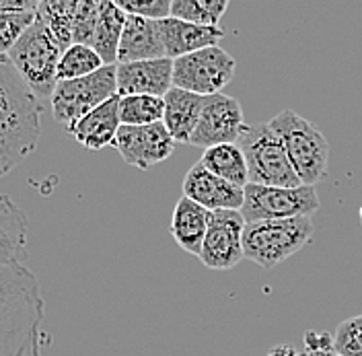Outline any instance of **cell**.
<instances>
[{"label": "cell", "mask_w": 362, "mask_h": 356, "mask_svg": "<svg viewBox=\"0 0 362 356\" xmlns=\"http://www.w3.org/2000/svg\"><path fill=\"white\" fill-rule=\"evenodd\" d=\"M35 21V13H0V58H8V52L19 42L25 29Z\"/></svg>", "instance_id": "28"}, {"label": "cell", "mask_w": 362, "mask_h": 356, "mask_svg": "<svg viewBox=\"0 0 362 356\" xmlns=\"http://www.w3.org/2000/svg\"><path fill=\"white\" fill-rule=\"evenodd\" d=\"M103 67H105L103 60L90 45L72 44L62 52V58L58 64V83L89 76Z\"/></svg>", "instance_id": "26"}, {"label": "cell", "mask_w": 362, "mask_h": 356, "mask_svg": "<svg viewBox=\"0 0 362 356\" xmlns=\"http://www.w3.org/2000/svg\"><path fill=\"white\" fill-rule=\"evenodd\" d=\"M268 356H300L294 348L291 346H286V344H278V346H274Z\"/></svg>", "instance_id": "33"}, {"label": "cell", "mask_w": 362, "mask_h": 356, "mask_svg": "<svg viewBox=\"0 0 362 356\" xmlns=\"http://www.w3.org/2000/svg\"><path fill=\"white\" fill-rule=\"evenodd\" d=\"M157 25L163 47H165V56L171 60L200 52L204 47L218 45V42L225 38L223 27H202V25H194V23L173 19V17L157 21Z\"/></svg>", "instance_id": "15"}, {"label": "cell", "mask_w": 362, "mask_h": 356, "mask_svg": "<svg viewBox=\"0 0 362 356\" xmlns=\"http://www.w3.org/2000/svg\"><path fill=\"white\" fill-rule=\"evenodd\" d=\"M158 58H167V56H165L157 21L128 15L117 50V64L158 60Z\"/></svg>", "instance_id": "17"}, {"label": "cell", "mask_w": 362, "mask_h": 356, "mask_svg": "<svg viewBox=\"0 0 362 356\" xmlns=\"http://www.w3.org/2000/svg\"><path fill=\"white\" fill-rule=\"evenodd\" d=\"M74 0H64V2H54V0H44L37 4L35 15L45 23V27L52 31V35L58 40V44L64 50L72 45V21H74Z\"/></svg>", "instance_id": "25"}, {"label": "cell", "mask_w": 362, "mask_h": 356, "mask_svg": "<svg viewBox=\"0 0 362 356\" xmlns=\"http://www.w3.org/2000/svg\"><path fill=\"white\" fill-rule=\"evenodd\" d=\"M305 355L303 356H339L334 348V335L327 332H307L305 334Z\"/></svg>", "instance_id": "31"}, {"label": "cell", "mask_w": 362, "mask_h": 356, "mask_svg": "<svg viewBox=\"0 0 362 356\" xmlns=\"http://www.w3.org/2000/svg\"><path fill=\"white\" fill-rule=\"evenodd\" d=\"M361 223H362V206H361Z\"/></svg>", "instance_id": "34"}, {"label": "cell", "mask_w": 362, "mask_h": 356, "mask_svg": "<svg viewBox=\"0 0 362 356\" xmlns=\"http://www.w3.org/2000/svg\"><path fill=\"white\" fill-rule=\"evenodd\" d=\"M171 89H173L171 58L117 64V97H128V95L165 97Z\"/></svg>", "instance_id": "14"}, {"label": "cell", "mask_w": 362, "mask_h": 356, "mask_svg": "<svg viewBox=\"0 0 362 356\" xmlns=\"http://www.w3.org/2000/svg\"><path fill=\"white\" fill-rule=\"evenodd\" d=\"M270 128L280 136L294 173L303 185H313L327 173L329 144L309 120L293 110H282L272 117Z\"/></svg>", "instance_id": "4"}, {"label": "cell", "mask_w": 362, "mask_h": 356, "mask_svg": "<svg viewBox=\"0 0 362 356\" xmlns=\"http://www.w3.org/2000/svg\"><path fill=\"white\" fill-rule=\"evenodd\" d=\"M243 122V108L239 99L228 97L225 93L204 97V108L200 113V122L189 144L200 149H212L221 144H237L241 134L245 130Z\"/></svg>", "instance_id": "11"}, {"label": "cell", "mask_w": 362, "mask_h": 356, "mask_svg": "<svg viewBox=\"0 0 362 356\" xmlns=\"http://www.w3.org/2000/svg\"><path fill=\"white\" fill-rule=\"evenodd\" d=\"M122 128L119 122V97L115 95L113 99L105 101L97 110L81 117L68 134L87 151H101L105 147H113L115 136Z\"/></svg>", "instance_id": "16"}, {"label": "cell", "mask_w": 362, "mask_h": 356, "mask_svg": "<svg viewBox=\"0 0 362 356\" xmlns=\"http://www.w3.org/2000/svg\"><path fill=\"white\" fill-rule=\"evenodd\" d=\"M226 8V0H173L171 17L202 27H221Z\"/></svg>", "instance_id": "24"}, {"label": "cell", "mask_w": 362, "mask_h": 356, "mask_svg": "<svg viewBox=\"0 0 362 356\" xmlns=\"http://www.w3.org/2000/svg\"><path fill=\"white\" fill-rule=\"evenodd\" d=\"M165 101L151 95H128L119 97V122L122 126H151L163 122Z\"/></svg>", "instance_id": "23"}, {"label": "cell", "mask_w": 362, "mask_h": 356, "mask_svg": "<svg viewBox=\"0 0 362 356\" xmlns=\"http://www.w3.org/2000/svg\"><path fill=\"white\" fill-rule=\"evenodd\" d=\"M210 214H212L210 210H206L204 206L185 196L175 204L169 231L175 243L180 245L185 253L200 255L208 223H210Z\"/></svg>", "instance_id": "20"}, {"label": "cell", "mask_w": 362, "mask_h": 356, "mask_svg": "<svg viewBox=\"0 0 362 356\" xmlns=\"http://www.w3.org/2000/svg\"><path fill=\"white\" fill-rule=\"evenodd\" d=\"M117 95V64L103 67L89 76L62 81L49 97L54 117L70 130L81 117Z\"/></svg>", "instance_id": "7"}, {"label": "cell", "mask_w": 362, "mask_h": 356, "mask_svg": "<svg viewBox=\"0 0 362 356\" xmlns=\"http://www.w3.org/2000/svg\"><path fill=\"white\" fill-rule=\"evenodd\" d=\"M198 163L216 178L225 179L233 185L245 188L249 183L247 161L237 144H221V147L206 149Z\"/></svg>", "instance_id": "22"}, {"label": "cell", "mask_w": 362, "mask_h": 356, "mask_svg": "<svg viewBox=\"0 0 362 356\" xmlns=\"http://www.w3.org/2000/svg\"><path fill=\"white\" fill-rule=\"evenodd\" d=\"M183 196L204 206L210 212L241 210L245 202V188L233 185L210 173L204 165L196 163L183 178Z\"/></svg>", "instance_id": "13"}, {"label": "cell", "mask_w": 362, "mask_h": 356, "mask_svg": "<svg viewBox=\"0 0 362 356\" xmlns=\"http://www.w3.org/2000/svg\"><path fill=\"white\" fill-rule=\"evenodd\" d=\"M37 4L35 0H0V13H35Z\"/></svg>", "instance_id": "32"}, {"label": "cell", "mask_w": 362, "mask_h": 356, "mask_svg": "<svg viewBox=\"0 0 362 356\" xmlns=\"http://www.w3.org/2000/svg\"><path fill=\"white\" fill-rule=\"evenodd\" d=\"M115 4L126 15L151 21H163L171 17V0H117Z\"/></svg>", "instance_id": "30"}, {"label": "cell", "mask_w": 362, "mask_h": 356, "mask_svg": "<svg viewBox=\"0 0 362 356\" xmlns=\"http://www.w3.org/2000/svg\"><path fill=\"white\" fill-rule=\"evenodd\" d=\"M113 149L126 165L136 169H151L173 155L175 140L167 132L163 122L151 126H122L115 136Z\"/></svg>", "instance_id": "12"}, {"label": "cell", "mask_w": 362, "mask_h": 356, "mask_svg": "<svg viewBox=\"0 0 362 356\" xmlns=\"http://www.w3.org/2000/svg\"><path fill=\"white\" fill-rule=\"evenodd\" d=\"M237 62L221 45L173 60V87L200 97L218 95L235 76Z\"/></svg>", "instance_id": "9"}, {"label": "cell", "mask_w": 362, "mask_h": 356, "mask_svg": "<svg viewBox=\"0 0 362 356\" xmlns=\"http://www.w3.org/2000/svg\"><path fill=\"white\" fill-rule=\"evenodd\" d=\"M311 217L247 223L243 233V253L257 266L272 270L300 251L311 241Z\"/></svg>", "instance_id": "5"}, {"label": "cell", "mask_w": 362, "mask_h": 356, "mask_svg": "<svg viewBox=\"0 0 362 356\" xmlns=\"http://www.w3.org/2000/svg\"><path fill=\"white\" fill-rule=\"evenodd\" d=\"M163 101H165L163 124H165L167 132L171 134V138L175 142L189 144L192 136L196 132V126L200 122L204 97L173 87L163 97Z\"/></svg>", "instance_id": "18"}, {"label": "cell", "mask_w": 362, "mask_h": 356, "mask_svg": "<svg viewBox=\"0 0 362 356\" xmlns=\"http://www.w3.org/2000/svg\"><path fill=\"white\" fill-rule=\"evenodd\" d=\"M27 217L8 196L0 194V268L27 260Z\"/></svg>", "instance_id": "19"}, {"label": "cell", "mask_w": 362, "mask_h": 356, "mask_svg": "<svg viewBox=\"0 0 362 356\" xmlns=\"http://www.w3.org/2000/svg\"><path fill=\"white\" fill-rule=\"evenodd\" d=\"M245 219L241 210H218L210 214L208 231L204 237L200 260L210 270H230L245 258L243 233Z\"/></svg>", "instance_id": "10"}, {"label": "cell", "mask_w": 362, "mask_h": 356, "mask_svg": "<svg viewBox=\"0 0 362 356\" xmlns=\"http://www.w3.org/2000/svg\"><path fill=\"white\" fill-rule=\"evenodd\" d=\"M42 113V99L25 85L8 58H0V178L35 151Z\"/></svg>", "instance_id": "2"}, {"label": "cell", "mask_w": 362, "mask_h": 356, "mask_svg": "<svg viewBox=\"0 0 362 356\" xmlns=\"http://www.w3.org/2000/svg\"><path fill=\"white\" fill-rule=\"evenodd\" d=\"M99 13H101V2H97V0L76 2L74 21H72V44L93 45Z\"/></svg>", "instance_id": "27"}, {"label": "cell", "mask_w": 362, "mask_h": 356, "mask_svg": "<svg viewBox=\"0 0 362 356\" xmlns=\"http://www.w3.org/2000/svg\"><path fill=\"white\" fill-rule=\"evenodd\" d=\"M334 348L339 356H362V313L339 323L334 334Z\"/></svg>", "instance_id": "29"}, {"label": "cell", "mask_w": 362, "mask_h": 356, "mask_svg": "<svg viewBox=\"0 0 362 356\" xmlns=\"http://www.w3.org/2000/svg\"><path fill=\"white\" fill-rule=\"evenodd\" d=\"M44 315L37 276L25 264L0 268V356H42Z\"/></svg>", "instance_id": "1"}, {"label": "cell", "mask_w": 362, "mask_h": 356, "mask_svg": "<svg viewBox=\"0 0 362 356\" xmlns=\"http://www.w3.org/2000/svg\"><path fill=\"white\" fill-rule=\"evenodd\" d=\"M62 52L64 47L35 15V21L25 29L19 42L8 52V60L37 99H49L58 85Z\"/></svg>", "instance_id": "3"}, {"label": "cell", "mask_w": 362, "mask_h": 356, "mask_svg": "<svg viewBox=\"0 0 362 356\" xmlns=\"http://www.w3.org/2000/svg\"><path fill=\"white\" fill-rule=\"evenodd\" d=\"M237 147L243 151L247 161L249 183L268 188H298L303 185L294 173L291 159L280 140V136L270 128V124L247 126Z\"/></svg>", "instance_id": "6"}, {"label": "cell", "mask_w": 362, "mask_h": 356, "mask_svg": "<svg viewBox=\"0 0 362 356\" xmlns=\"http://www.w3.org/2000/svg\"><path fill=\"white\" fill-rule=\"evenodd\" d=\"M126 19L128 15L115 2H110V0L101 2V13H99V21H97L90 47L99 54L105 67L117 64V50H119Z\"/></svg>", "instance_id": "21"}, {"label": "cell", "mask_w": 362, "mask_h": 356, "mask_svg": "<svg viewBox=\"0 0 362 356\" xmlns=\"http://www.w3.org/2000/svg\"><path fill=\"white\" fill-rule=\"evenodd\" d=\"M319 208V196L313 185L298 188H268L245 185V202L241 214L245 223L257 221H282L296 217H311Z\"/></svg>", "instance_id": "8"}]
</instances>
